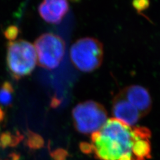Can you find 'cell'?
I'll return each instance as SVG.
<instances>
[{"label": "cell", "instance_id": "6da1fadb", "mask_svg": "<svg viewBox=\"0 0 160 160\" xmlns=\"http://www.w3.org/2000/svg\"><path fill=\"white\" fill-rule=\"evenodd\" d=\"M151 133L127 126L115 118L92 134V152L100 160H147L151 158Z\"/></svg>", "mask_w": 160, "mask_h": 160}, {"label": "cell", "instance_id": "8992f818", "mask_svg": "<svg viewBox=\"0 0 160 160\" xmlns=\"http://www.w3.org/2000/svg\"><path fill=\"white\" fill-rule=\"evenodd\" d=\"M112 112L115 119L132 127L142 117L138 110L124 98L122 93L114 99Z\"/></svg>", "mask_w": 160, "mask_h": 160}, {"label": "cell", "instance_id": "5bb4252c", "mask_svg": "<svg viewBox=\"0 0 160 160\" xmlns=\"http://www.w3.org/2000/svg\"><path fill=\"white\" fill-rule=\"evenodd\" d=\"M133 5L138 11H142L148 7L149 2L147 1H136L133 3Z\"/></svg>", "mask_w": 160, "mask_h": 160}, {"label": "cell", "instance_id": "e0dca14e", "mask_svg": "<svg viewBox=\"0 0 160 160\" xmlns=\"http://www.w3.org/2000/svg\"><path fill=\"white\" fill-rule=\"evenodd\" d=\"M5 117H6V113H5L3 109L0 107V123L3 121Z\"/></svg>", "mask_w": 160, "mask_h": 160}, {"label": "cell", "instance_id": "52a82bcc", "mask_svg": "<svg viewBox=\"0 0 160 160\" xmlns=\"http://www.w3.org/2000/svg\"><path fill=\"white\" fill-rule=\"evenodd\" d=\"M69 10V3L66 0H46L40 3L39 13L45 21L59 23Z\"/></svg>", "mask_w": 160, "mask_h": 160}, {"label": "cell", "instance_id": "5b68a950", "mask_svg": "<svg viewBox=\"0 0 160 160\" xmlns=\"http://www.w3.org/2000/svg\"><path fill=\"white\" fill-rule=\"evenodd\" d=\"M37 63L42 68L52 70L62 61L66 51L64 40L56 34L43 33L34 42Z\"/></svg>", "mask_w": 160, "mask_h": 160}, {"label": "cell", "instance_id": "2e32d148", "mask_svg": "<svg viewBox=\"0 0 160 160\" xmlns=\"http://www.w3.org/2000/svg\"><path fill=\"white\" fill-rule=\"evenodd\" d=\"M60 103H61V100H60L58 98H57L56 96H53L52 99L50 106H51L52 108H56L59 106Z\"/></svg>", "mask_w": 160, "mask_h": 160}, {"label": "cell", "instance_id": "30bf717a", "mask_svg": "<svg viewBox=\"0 0 160 160\" xmlns=\"http://www.w3.org/2000/svg\"><path fill=\"white\" fill-rule=\"evenodd\" d=\"M14 92L11 83L4 82L0 88V103L4 106H11L13 100L12 93Z\"/></svg>", "mask_w": 160, "mask_h": 160}, {"label": "cell", "instance_id": "7a4b0ae2", "mask_svg": "<svg viewBox=\"0 0 160 160\" xmlns=\"http://www.w3.org/2000/svg\"><path fill=\"white\" fill-rule=\"evenodd\" d=\"M7 64L12 76L19 79L31 73L37 64L33 45L23 39L8 44Z\"/></svg>", "mask_w": 160, "mask_h": 160}, {"label": "cell", "instance_id": "9c48e42d", "mask_svg": "<svg viewBox=\"0 0 160 160\" xmlns=\"http://www.w3.org/2000/svg\"><path fill=\"white\" fill-rule=\"evenodd\" d=\"M23 139V136L17 132L16 134H12L9 132H6L0 135V146L3 148L8 146L15 147L18 145Z\"/></svg>", "mask_w": 160, "mask_h": 160}, {"label": "cell", "instance_id": "ba28073f", "mask_svg": "<svg viewBox=\"0 0 160 160\" xmlns=\"http://www.w3.org/2000/svg\"><path fill=\"white\" fill-rule=\"evenodd\" d=\"M123 96L139 112L142 116L148 113L152 107V99L146 89L132 86L124 90Z\"/></svg>", "mask_w": 160, "mask_h": 160}, {"label": "cell", "instance_id": "8fae6325", "mask_svg": "<svg viewBox=\"0 0 160 160\" xmlns=\"http://www.w3.org/2000/svg\"><path fill=\"white\" fill-rule=\"evenodd\" d=\"M26 144L31 149H39L44 146V140L40 135L31 130H28L27 133Z\"/></svg>", "mask_w": 160, "mask_h": 160}, {"label": "cell", "instance_id": "3957f363", "mask_svg": "<svg viewBox=\"0 0 160 160\" xmlns=\"http://www.w3.org/2000/svg\"><path fill=\"white\" fill-rule=\"evenodd\" d=\"M103 46L98 39L84 38L78 39L70 49V59L77 69L90 72L98 68L103 59Z\"/></svg>", "mask_w": 160, "mask_h": 160}, {"label": "cell", "instance_id": "9a60e30c", "mask_svg": "<svg viewBox=\"0 0 160 160\" xmlns=\"http://www.w3.org/2000/svg\"><path fill=\"white\" fill-rule=\"evenodd\" d=\"M79 148L81 151L84 153H92V147L90 143H86V142H82L79 145Z\"/></svg>", "mask_w": 160, "mask_h": 160}, {"label": "cell", "instance_id": "277c9868", "mask_svg": "<svg viewBox=\"0 0 160 160\" xmlns=\"http://www.w3.org/2000/svg\"><path fill=\"white\" fill-rule=\"evenodd\" d=\"M74 126L82 133L97 132L108 120L106 110L96 102L87 101L78 104L72 111Z\"/></svg>", "mask_w": 160, "mask_h": 160}, {"label": "cell", "instance_id": "4fadbf2b", "mask_svg": "<svg viewBox=\"0 0 160 160\" xmlns=\"http://www.w3.org/2000/svg\"><path fill=\"white\" fill-rule=\"evenodd\" d=\"M68 153L63 149H57L51 152V156L54 160H66Z\"/></svg>", "mask_w": 160, "mask_h": 160}, {"label": "cell", "instance_id": "7c38bea8", "mask_svg": "<svg viewBox=\"0 0 160 160\" xmlns=\"http://www.w3.org/2000/svg\"><path fill=\"white\" fill-rule=\"evenodd\" d=\"M19 33V28L14 25H11V26H8L6 29L5 30L3 34L4 36L7 39H8L10 42H13L17 38L18 36V34Z\"/></svg>", "mask_w": 160, "mask_h": 160}]
</instances>
